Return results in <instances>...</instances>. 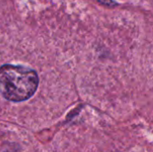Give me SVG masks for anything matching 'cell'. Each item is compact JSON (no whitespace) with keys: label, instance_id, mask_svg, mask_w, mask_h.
Listing matches in <instances>:
<instances>
[{"label":"cell","instance_id":"1","mask_svg":"<svg viewBox=\"0 0 153 152\" xmlns=\"http://www.w3.org/2000/svg\"><path fill=\"white\" fill-rule=\"evenodd\" d=\"M39 76L35 70L22 65L0 66V93L13 102L29 99L37 91Z\"/></svg>","mask_w":153,"mask_h":152},{"label":"cell","instance_id":"2","mask_svg":"<svg viewBox=\"0 0 153 152\" xmlns=\"http://www.w3.org/2000/svg\"><path fill=\"white\" fill-rule=\"evenodd\" d=\"M101 4L106 5H116L117 4L113 0H99Z\"/></svg>","mask_w":153,"mask_h":152}]
</instances>
